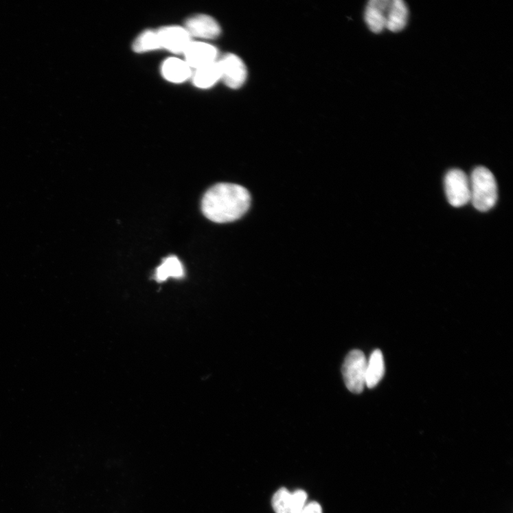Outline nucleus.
Segmentation results:
<instances>
[{
    "label": "nucleus",
    "mask_w": 513,
    "mask_h": 513,
    "mask_svg": "<svg viewBox=\"0 0 513 513\" xmlns=\"http://www.w3.org/2000/svg\"><path fill=\"white\" fill-rule=\"evenodd\" d=\"M470 201L475 208L486 212L495 206L498 200V186L495 176L488 168L474 169L470 178Z\"/></svg>",
    "instance_id": "obj_2"
},
{
    "label": "nucleus",
    "mask_w": 513,
    "mask_h": 513,
    "mask_svg": "<svg viewBox=\"0 0 513 513\" xmlns=\"http://www.w3.org/2000/svg\"><path fill=\"white\" fill-rule=\"evenodd\" d=\"M184 276L183 266L176 256H170L163 260L155 272V280L159 282L169 277L182 278Z\"/></svg>",
    "instance_id": "obj_15"
},
{
    "label": "nucleus",
    "mask_w": 513,
    "mask_h": 513,
    "mask_svg": "<svg viewBox=\"0 0 513 513\" xmlns=\"http://www.w3.org/2000/svg\"><path fill=\"white\" fill-rule=\"evenodd\" d=\"M385 373V364L383 354L379 350H374L369 360L366 368V387L373 389L382 381Z\"/></svg>",
    "instance_id": "obj_13"
},
{
    "label": "nucleus",
    "mask_w": 513,
    "mask_h": 513,
    "mask_svg": "<svg viewBox=\"0 0 513 513\" xmlns=\"http://www.w3.org/2000/svg\"><path fill=\"white\" fill-rule=\"evenodd\" d=\"M185 29L190 36L203 40H214L221 34V27L211 16L196 14L187 19Z\"/></svg>",
    "instance_id": "obj_6"
},
{
    "label": "nucleus",
    "mask_w": 513,
    "mask_h": 513,
    "mask_svg": "<svg viewBox=\"0 0 513 513\" xmlns=\"http://www.w3.org/2000/svg\"><path fill=\"white\" fill-rule=\"evenodd\" d=\"M409 9L402 0H391L387 15L386 29L392 32L403 30L408 21Z\"/></svg>",
    "instance_id": "obj_12"
},
{
    "label": "nucleus",
    "mask_w": 513,
    "mask_h": 513,
    "mask_svg": "<svg viewBox=\"0 0 513 513\" xmlns=\"http://www.w3.org/2000/svg\"><path fill=\"white\" fill-rule=\"evenodd\" d=\"M251 197L248 190L233 183L215 185L203 196L202 212L209 220L225 223L240 219L249 211Z\"/></svg>",
    "instance_id": "obj_1"
},
{
    "label": "nucleus",
    "mask_w": 513,
    "mask_h": 513,
    "mask_svg": "<svg viewBox=\"0 0 513 513\" xmlns=\"http://www.w3.org/2000/svg\"><path fill=\"white\" fill-rule=\"evenodd\" d=\"M444 185L448 201L452 206L460 207L470 201V178L463 170H449L446 175Z\"/></svg>",
    "instance_id": "obj_4"
},
{
    "label": "nucleus",
    "mask_w": 513,
    "mask_h": 513,
    "mask_svg": "<svg viewBox=\"0 0 513 513\" xmlns=\"http://www.w3.org/2000/svg\"><path fill=\"white\" fill-rule=\"evenodd\" d=\"M299 513H322L321 505L317 502L306 505Z\"/></svg>",
    "instance_id": "obj_17"
},
{
    "label": "nucleus",
    "mask_w": 513,
    "mask_h": 513,
    "mask_svg": "<svg viewBox=\"0 0 513 513\" xmlns=\"http://www.w3.org/2000/svg\"><path fill=\"white\" fill-rule=\"evenodd\" d=\"M367 359L365 354L355 350L345 358L342 374L347 388L354 394L362 393L366 387V368Z\"/></svg>",
    "instance_id": "obj_3"
},
{
    "label": "nucleus",
    "mask_w": 513,
    "mask_h": 513,
    "mask_svg": "<svg viewBox=\"0 0 513 513\" xmlns=\"http://www.w3.org/2000/svg\"><path fill=\"white\" fill-rule=\"evenodd\" d=\"M220 80L233 89L240 88L247 80L248 71L243 61L237 55L228 53L218 60Z\"/></svg>",
    "instance_id": "obj_5"
},
{
    "label": "nucleus",
    "mask_w": 513,
    "mask_h": 513,
    "mask_svg": "<svg viewBox=\"0 0 513 513\" xmlns=\"http://www.w3.org/2000/svg\"><path fill=\"white\" fill-rule=\"evenodd\" d=\"M185 62L192 69H199L213 64L219 58L214 46L202 42H192L183 52Z\"/></svg>",
    "instance_id": "obj_8"
},
{
    "label": "nucleus",
    "mask_w": 513,
    "mask_h": 513,
    "mask_svg": "<svg viewBox=\"0 0 513 513\" xmlns=\"http://www.w3.org/2000/svg\"><path fill=\"white\" fill-rule=\"evenodd\" d=\"M192 78L196 87L202 89L212 88L220 80L218 61L195 69Z\"/></svg>",
    "instance_id": "obj_14"
},
{
    "label": "nucleus",
    "mask_w": 513,
    "mask_h": 513,
    "mask_svg": "<svg viewBox=\"0 0 513 513\" xmlns=\"http://www.w3.org/2000/svg\"><path fill=\"white\" fill-rule=\"evenodd\" d=\"M163 78L171 83L181 84L192 77V69L182 60L168 58L161 65Z\"/></svg>",
    "instance_id": "obj_11"
},
{
    "label": "nucleus",
    "mask_w": 513,
    "mask_h": 513,
    "mask_svg": "<svg viewBox=\"0 0 513 513\" xmlns=\"http://www.w3.org/2000/svg\"><path fill=\"white\" fill-rule=\"evenodd\" d=\"M307 499L308 494L304 490L292 493L282 488L275 493L272 505L276 513H299L306 505Z\"/></svg>",
    "instance_id": "obj_9"
},
{
    "label": "nucleus",
    "mask_w": 513,
    "mask_h": 513,
    "mask_svg": "<svg viewBox=\"0 0 513 513\" xmlns=\"http://www.w3.org/2000/svg\"><path fill=\"white\" fill-rule=\"evenodd\" d=\"M161 49L174 54H183L192 38L185 27L166 26L157 30Z\"/></svg>",
    "instance_id": "obj_7"
},
{
    "label": "nucleus",
    "mask_w": 513,
    "mask_h": 513,
    "mask_svg": "<svg viewBox=\"0 0 513 513\" xmlns=\"http://www.w3.org/2000/svg\"><path fill=\"white\" fill-rule=\"evenodd\" d=\"M133 49L137 53H144L161 49L157 30L143 32L133 43Z\"/></svg>",
    "instance_id": "obj_16"
},
{
    "label": "nucleus",
    "mask_w": 513,
    "mask_h": 513,
    "mask_svg": "<svg viewBox=\"0 0 513 513\" xmlns=\"http://www.w3.org/2000/svg\"><path fill=\"white\" fill-rule=\"evenodd\" d=\"M391 0H371L365 10V22L374 33L386 29L387 15Z\"/></svg>",
    "instance_id": "obj_10"
}]
</instances>
